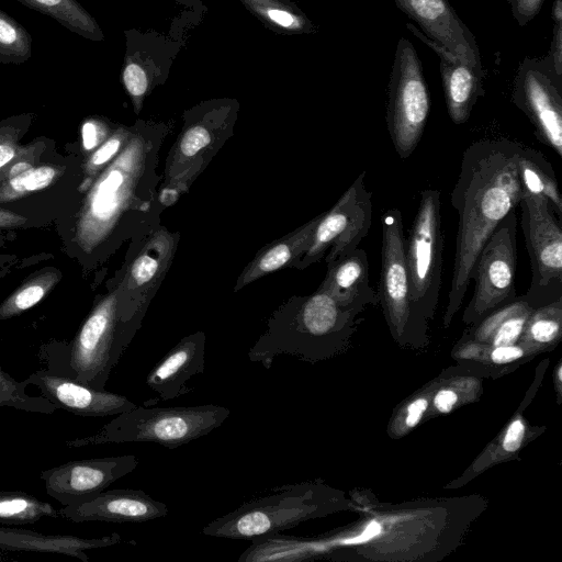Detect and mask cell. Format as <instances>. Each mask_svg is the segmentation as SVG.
<instances>
[{
  "label": "cell",
  "mask_w": 562,
  "mask_h": 562,
  "mask_svg": "<svg viewBox=\"0 0 562 562\" xmlns=\"http://www.w3.org/2000/svg\"><path fill=\"white\" fill-rule=\"evenodd\" d=\"M60 279L61 274L56 269L41 270L31 276L0 304V321L19 316L35 306Z\"/></svg>",
  "instance_id": "25"
},
{
  "label": "cell",
  "mask_w": 562,
  "mask_h": 562,
  "mask_svg": "<svg viewBox=\"0 0 562 562\" xmlns=\"http://www.w3.org/2000/svg\"><path fill=\"white\" fill-rule=\"evenodd\" d=\"M136 456H114L69 461L41 472L46 493L63 506L80 503L134 471Z\"/></svg>",
  "instance_id": "13"
},
{
  "label": "cell",
  "mask_w": 562,
  "mask_h": 562,
  "mask_svg": "<svg viewBox=\"0 0 562 562\" xmlns=\"http://www.w3.org/2000/svg\"><path fill=\"white\" fill-rule=\"evenodd\" d=\"M142 312L124 310L115 294L100 300L70 341L63 375L105 390L111 372L135 335ZM56 372V371H54Z\"/></svg>",
  "instance_id": "3"
},
{
  "label": "cell",
  "mask_w": 562,
  "mask_h": 562,
  "mask_svg": "<svg viewBox=\"0 0 562 562\" xmlns=\"http://www.w3.org/2000/svg\"><path fill=\"white\" fill-rule=\"evenodd\" d=\"M134 155L125 149L90 186L76 223L75 240L91 252L106 239L132 191Z\"/></svg>",
  "instance_id": "11"
},
{
  "label": "cell",
  "mask_w": 562,
  "mask_h": 562,
  "mask_svg": "<svg viewBox=\"0 0 562 562\" xmlns=\"http://www.w3.org/2000/svg\"><path fill=\"white\" fill-rule=\"evenodd\" d=\"M231 411L215 404L177 407L136 406L123 412L95 434L66 441L69 448L102 443L155 442L176 449L218 428Z\"/></svg>",
  "instance_id": "2"
},
{
  "label": "cell",
  "mask_w": 562,
  "mask_h": 562,
  "mask_svg": "<svg viewBox=\"0 0 562 562\" xmlns=\"http://www.w3.org/2000/svg\"><path fill=\"white\" fill-rule=\"evenodd\" d=\"M417 23L424 35L441 45L481 76H485L474 34L461 21L449 0H393Z\"/></svg>",
  "instance_id": "15"
},
{
  "label": "cell",
  "mask_w": 562,
  "mask_h": 562,
  "mask_svg": "<svg viewBox=\"0 0 562 562\" xmlns=\"http://www.w3.org/2000/svg\"><path fill=\"white\" fill-rule=\"evenodd\" d=\"M80 133L82 148L92 151L106 139L108 127L102 120L88 117L82 122Z\"/></svg>",
  "instance_id": "33"
},
{
  "label": "cell",
  "mask_w": 562,
  "mask_h": 562,
  "mask_svg": "<svg viewBox=\"0 0 562 562\" xmlns=\"http://www.w3.org/2000/svg\"><path fill=\"white\" fill-rule=\"evenodd\" d=\"M122 81L128 94L135 100L140 99L148 88L146 70L130 54L125 57Z\"/></svg>",
  "instance_id": "32"
},
{
  "label": "cell",
  "mask_w": 562,
  "mask_h": 562,
  "mask_svg": "<svg viewBox=\"0 0 562 562\" xmlns=\"http://www.w3.org/2000/svg\"><path fill=\"white\" fill-rule=\"evenodd\" d=\"M548 55L557 74L562 76V22H553L552 41Z\"/></svg>",
  "instance_id": "39"
},
{
  "label": "cell",
  "mask_w": 562,
  "mask_h": 562,
  "mask_svg": "<svg viewBox=\"0 0 562 562\" xmlns=\"http://www.w3.org/2000/svg\"><path fill=\"white\" fill-rule=\"evenodd\" d=\"M32 55L30 33L0 9V64L20 65Z\"/></svg>",
  "instance_id": "27"
},
{
  "label": "cell",
  "mask_w": 562,
  "mask_h": 562,
  "mask_svg": "<svg viewBox=\"0 0 562 562\" xmlns=\"http://www.w3.org/2000/svg\"><path fill=\"white\" fill-rule=\"evenodd\" d=\"M522 147L506 138L480 139L463 151L451 193V204L459 220L446 323L463 301L482 247L502 220L519 204Z\"/></svg>",
  "instance_id": "1"
},
{
  "label": "cell",
  "mask_w": 562,
  "mask_h": 562,
  "mask_svg": "<svg viewBox=\"0 0 562 562\" xmlns=\"http://www.w3.org/2000/svg\"><path fill=\"white\" fill-rule=\"evenodd\" d=\"M45 14L67 30L90 41H102L104 35L97 21L77 0H16Z\"/></svg>",
  "instance_id": "23"
},
{
  "label": "cell",
  "mask_w": 562,
  "mask_h": 562,
  "mask_svg": "<svg viewBox=\"0 0 562 562\" xmlns=\"http://www.w3.org/2000/svg\"><path fill=\"white\" fill-rule=\"evenodd\" d=\"M123 138L124 135L122 131H119L112 136L108 137L92 151V154L83 164V173L86 178L82 184L79 187L80 191L90 188L92 180L98 175V172L119 153Z\"/></svg>",
  "instance_id": "30"
},
{
  "label": "cell",
  "mask_w": 562,
  "mask_h": 562,
  "mask_svg": "<svg viewBox=\"0 0 562 562\" xmlns=\"http://www.w3.org/2000/svg\"><path fill=\"white\" fill-rule=\"evenodd\" d=\"M520 226L531 265V283L521 297L532 307L562 296V228L541 195L521 194Z\"/></svg>",
  "instance_id": "8"
},
{
  "label": "cell",
  "mask_w": 562,
  "mask_h": 562,
  "mask_svg": "<svg viewBox=\"0 0 562 562\" xmlns=\"http://www.w3.org/2000/svg\"><path fill=\"white\" fill-rule=\"evenodd\" d=\"M513 18L519 26H525L538 15L546 0H507Z\"/></svg>",
  "instance_id": "36"
},
{
  "label": "cell",
  "mask_w": 562,
  "mask_h": 562,
  "mask_svg": "<svg viewBox=\"0 0 562 562\" xmlns=\"http://www.w3.org/2000/svg\"><path fill=\"white\" fill-rule=\"evenodd\" d=\"M458 397L457 394L450 390H441L435 397V406L441 413H448L456 404Z\"/></svg>",
  "instance_id": "43"
},
{
  "label": "cell",
  "mask_w": 562,
  "mask_h": 562,
  "mask_svg": "<svg viewBox=\"0 0 562 562\" xmlns=\"http://www.w3.org/2000/svg\"><path fill=\"white\" fill-rule=\"evenodd\" d=\"M443 234L441 195L425 189L409 234L405 238V260L414 318L430 316L439 299L442 276Z\"/></svg>",
  "instance_id": "7"
},
{
  "label": "cell",
  "mask_w": 562,
  "mask_h": 562,
  "mask_svg": "<svg viewBox=\"0 0 562 562\" xmlns=\"http://www.w3.org/2000/svg\"><path fill=\"white\" fill-rule=\"evenodd\" d=\"M244 2L276 26L299 33H308L313 30L312 23L304 14L279 0H244Z\"/></svg>",
  "instance_id": "29"
},
{
  "label": "cell",
  "mask_w": 562,
  "mask_h": 562,
  "mask_svg": "<svg viewBox=\"0 0 562 562\" xmlns=\"http://www.w3.org/2000/svg\"><path fill=\"white\" fill-rule=\"evenodd\" d=\"M427 401L425 398H417L414 401L407 409V417H406V424L409 427H414L419 422L423 413L427 408Z\"/></svg>",
  "instance_id": "44"
},
{
  "label": "cell",
  "mask_w": 562,
  "mask_h": 562,
  "mask_svg": "<svg viewBox=\"0 0 562 562\" xmlns=\"http://www.w3.org/2000/svg\"><path fill=\"white\" fill-rule=\"evenodd\" d=\"M36 147H21L16 157L0 171V183L35 166Z\"/></svg>",
  "instance_id": "34"
},
{
  "label": "cell",
  "mask_w": 562,
  "mask_h": 562,
  "mask_svg": "<svg viewBox=\"0 0 562 562\" xmlns=\"http://www.w3.org/2000/svg\"><path fill=\"white\" fill-rule=\"evenodd\" d=\"M521 194L541 195L548 200L559 222L562 221V198L554 170L538 150L524 146L519 156Z\"/></svg>",
  "instance_id": "22"
},
{
  "label": "cell",
  "mask_w": 562,
  "mask_h": 562,
  "mask_svg": "<svg viewBox=\"0 0 562 562\" xmlns=\"http://www.w3.org/2000/svg\"><path fill=\"white\" fill-rule=\"evenodd\" d=\"M386 92L387 132L398 157L406 159L420 142L430 111L422 61L406 37L397 42Z\"/></svg>",
  "instance_id": "6"
},
{
  "label": "cell",
  "mask_w": 562,
  "mask_h": 562,
  "mask_svg": "<svg viewBox=\"0 0 562 562\" xmlns=\"http://www.w3.org/2000/svg\"><path fill=\"white\" fill-rule=\"evenodd\" d=\"M525 434L524 424L517 419L510 424L505 435L503 447L506 451L514 452L518 450L521 445Z\"/></svg>",
  "instance_id": "40"
},
{
  "label": "cell",
  "mask_w": 562,
  "mask_h": 562,
  "mask_svg": "<svg viewBox=\"0 0 562 562\" xmlns=\"http://www.w3.org/2000/svg\"><path fill=\"white\" fill-rule=\"evenodd\" d=\"M366 171L361 172L336 205L314 228L308 258L314 260L331 247L328 262L358 248L368 235L372 221L371 192L364 186Z\"/></svg>",
  "instance_id": "12"
},
{
  "label": "cell",
  "mask_w": 562,
  "mask_h": 562,
  "mask_svg": "<svg viewBox=\"0 0 562 562\" xmlns=\"http://www.w3.org/2000/svg\"><path fill=\"white\" fill-rule=\"evenodd\" d=\"M60 517L74 521L144 522L162 518L167 506L142 490L115 488L102 491L80 503L66 505Z\"/></svg>",
  "instance_id": "17"
},
{
  "label": "cell",
  "mask_w": 562,
  "mask_h": 562,
  "mask_svg": "<svg viewBox=\"0 0 562 562\" xmlns=\"http://www.w3.org/2000/svg\"><path fill=\"white\" fill-rule=\"evenodd\" d=\"M512 101L531 122L537 139L562 156V76L550 56L525 57L512 89Z\"/></svg>",
  "instance_id": "10"
},
{
  "label": "cell",
  "mask_w": 562,
  "mask_h": 562,
  "mask_svg": "<svg viewBox=\"0 0 562 562\" xmlns=\"http://www.w3.org/2000/svg\"><path fill=\"white\" fill-rule=\"evenodd\" d=\"M27 384L4 372L0 366V407H12L27 413L53 414L57 405L42 395H29Z\"/></svg>",
  "instance_id": "28"
},
{
  "label": "cell",
  "mask_w": 562,
  "mask_h": 562,
  "mask_svg": "<svg viewBox=\"0 0 562 562\" xmlns=\"http://www.w3.org/2000/svg\"><path fill=\"white\" fill-rule=\"evenodd\" d=\"M211 138L207 130L202 126H194L187 131L180 143L181 153L184 156H194L202 148L209 145Z\"/></svg>",
  "instance_id": "35"
},
{
  "label": "cell",
  "mask_w": 562,
  "mask_h": 562,
  "mask_svg": "<svg viewBox=\"0 0 562 562\" xmlns=\"http://www.w3.org/2000/svg\"><path fill=\"white\" fill-rule=\"evenodd\" d=\"M352 311L342 307L324 289L302 303L295 317L277 321L248 352L252 362L270 369L280 355L312 361L327 345V339L345 329Z\"/></svg>",
  "instance_id": "5"
},
{
  "label": "cell",
  "mask_w": 562,
  "mask_h": 562,
  "mask_svg": "<svg viewBox=\"0 0 562 562\" xmlns=\"http://www.w3.org/2000/svg\"><path fill=\"white\" fill-rule=\"evenodd\" d=\"M40 390V395L71 414L85 417L119 415L137 406L126 396L85 385L75 379L41 369L23 380Z\"/></svg>",
  "instance_id": "16"
},
{
  "label": "cell",
  "mask_w": 562,
  "mask_h": 562,
  "mask_svg": "<svg viewBox=\"0 0 562 562\" xmlns=\"http://www.w3.org/2000/svg\"><path fill=\"white\" fill-rule=\"evenodd\" d=\"M65 167L56 165L34 166L0 183V203L12 202L42 191L57 181Z\"/></svg>",
  "instance_id": "26"
},
{
  "label": "cell",
  "mask_w": 562,
  "mask_h": 562,
  "mask_svg": "<svg viewBox=\"0 0 562 562\" xmlns=\"http://www.w3.org/2000/svg\"><path fill=\"white\" fill-rule=\"evenodd\" d=\"M380 529H381V527L376 521H371L360 536L355 537V538L344 539L342 541H340V543L351 544V543L364 542V541L373 538L375 535H378Z\"/></svg>",
  "instance_id": "45"
},
{
  "label": "cell",
  "mask_w": 562,
  "mask_h": 562,
  "mask_svg": "<svg viewBox=\"0 0 562 562\" xmlns=\"http://www.w3.org/2000/svg\"><path fill=\"white\" fill-rule=\"evenodd\" d=\"M27 116L18 117V121L10 120L0 124V171L4 169L19 154V135L21 123Z\"/></svg>",
  "instance_id": "31"
},
{
  "label": "cell",
  "mask_w": 562,
  "mask_h": 562,
  "mask_svg": "<svg viewBox=\"0 0 562 562\" xmlns=\"http://www.w3.org/2000/svg\"><path fill=\"white\" fill-rule=\"evenodd\" d=\"M27 220L14 212L8 211L0 207V227L1 228H13L25 225Z\"/></svg>",
  "instance_id": "42"
},
{
  "label": "cell",
  "mask_w": 562,
  "mask_h": 562,
  "mask_svg": "<svg viewBox=\"0 0 562 562\" xmlns=\"http://www.w3.org/2000/svg\"><path fill=\"white\" fill-rule=\"evenodd\" d=\"M158 262L148 255L140 256L132 268V278L138 284L148 282L156 273Z\"/></svg>",
  "instance_id": "38"
},
{
  "label": "cell",
  "mask_w": 562,
  "mask_h": 562,
  "mask_svg": "<svg viewBox=\"0 0 562 562\" xmlns=\"http://www.w3.org/2000/svg\"><path fill=\"white\" fill-rule=\"evenodd\" d=\"M121 536L113 532L100 538L74 535H45L21 527L0 526V550L36 553H59L88 562V550L115 546Z\"/></svg>",
  "instance_id": "20"
},
{
  "label": "cell",
  "mask_w": 562,
  "mask_h": 562,
  "mask_svg": "<svg viewBox=\"0 0 562 562\" xmlns=\"http://www.w3.org/2000/svg\"><path fill=\"white\" fill-rule=\"evenodd\" d=\"M517 214L512 210L482 247L472 269L473 296L465 311L475 321L516 299Z\"/></svg>",
  "instance_id": "9"
},
{
  "label": "cell",
  "mask_w": 562,
  "mask_h": 562,
  "mask_svg": "<svg viewBox=\"0 0 562 562\" xmlns=\"http://www.w3.org/2000/svg\"><path fill=\"white\" fill-rule=\"evenodd\" d=\"M551 16L553 22H562V0H555L553 2Z\"/></svg>",
  "instance_id": "46"
},
{
  "label": "cell",
  "mask_w": 562,
  "mask_h": 562,
  "mask_svg": "<svg viewBox=\"0 0 562 562\" xmlns=\"http://www.w3.org/2000/svg\"><path fill=\"white\" fill-rule=\"evenodd\" d=\"M407 29L437 53L449 117L457 125L465 123L477 99L484 94V77L412 24L407 23Z\"/></svg>",
  "instance_id": "19"
},
{
  "label": "cell",
  "mask_w": 562,
  "mask_h": 562,
  "mask_svg": "<svg viewBox=\"0 0 562 562\" xmlns=\"http://www.w3.org/2000/svg\"><path fill=\"white\" fill-rule=\"evenodd\" d=\"M323 289L342 307L357 312L374 304L378 295L369 282V260L363 249L356 248L330 262Z\"/></svg>",
  "instance_id": "21"
},
{
  "label": "cell",
  "mask_w": 562,
  "mask_h": 562,
  "mask_svg": "<svg viewBox=\"0 0 562 562\" xmlns=\"http://www.w3.org/2000/svg\"><path fill=\"white\" fill-rule=\"evenodd\" d=\"M378 299L395 327L413 318L409 281L405 260L402 213L387 210L382 216L381 272Z\"/></svg>",
  "instance_id": "14"
},
{
  "label": "cell",
  "mask_w": 562,
  "mask_h": 562,
  "mask_svg": "<svg viewBox=\"0 0 562 562\" xmlns=\"http://www.w3.org/2000/svg\"><path fill=\"white\" fill-rule=\"evenodd\" d=\"M205 335L195 333L182 338L149 371L146 385L164 401L177 398L191 391L188 381L204 372Z\"/></svg>",
  "instance_id": "18"
},
{
  "label": "cell",
  "mask_w": 562,
  "mask_h": 562,
  "mask_svg": "<svg viewBox=\"0 0 562 562\" xmlns=\"http://www.w3.org/2000/svg\"><path fill=\"white\" fill-rule=\"evenodd\" d=\"M324 492L314 484H285L276 493L243 503L233 512L209 522L205 536L254 540L293 528L317 516L326 503Z\"/></svg>",
  "instance_id": "4"
},
{
  "label": "cell",
  "mask_w": 562,
  "mask_h": 562,
  "mask_svg": "<svg viewBox=\"0 0 562 562\" xmlns=\"http://www.w3.org/2000/svg\"><path fill=\"white\" fill-rule=\"evenodd\" d=\"M292 256L291 249L285 244H279L268 250L258 263L260 272H271L281 268Z\"/></svg>",
  "instance_id": "37"
},
{
  "label": "cell",
  "mask_w": 562,
  "mask_h": 562,
  "mask_svg": "<svg viewBox=\"0 0 562 562\" xmlns=\"http://www.w3.org/2000/svg\"><path fill=\"white\" fill-rule=\"evenodd\" d=\"M522 356V350L513 345L496 347L492 352V359L496 363H506Z\"/></svg>",
  "instance_id": "41"
},
{
  "label": "cell",
  "mask_w": 562,
  "mask_h": 562,
  "mask_svg": "<svg viewBox=\"0 0 562 562\" xmlns=\"http://www.w3.org/2000/svg\"><path fill=\"white\" fill-rule=\"evenodd\" d=\"M59 517V512L49 503L26 492L0 490V525L22 526Z\"/></svg>",
  "instance_id": "24"
}]
</instances>
